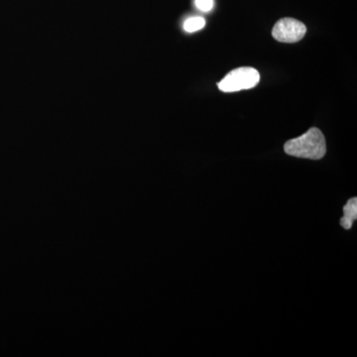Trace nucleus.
<instances>
[{
  "instance_id": "obj_1",
  "label": "nucleus",
  "mask_w": 357,
  "mask_h": 357,
  "mask_svg": "<svg viewBox=\"0 0 357 357\" xmlns=\"http://www.w3.org/2000/svg\"><path fill=\"white\" fill-rule=\"evenodd\" d=\"M284 150L290 156L319 160L326 153V138L319 128H312L299 137L287 141Z\"/></svg>"
},
{
  "instance_id": "obj_2",
  "label": "nucleus",
  "mask_w": 357,
  "mask_h": 357,
  "mask_svg": "<svg viewBox=\"0 0 357 357\" xmlns=\"http://www.w3.org/2000/svg\"><path fill=\"white\" fill-rule=\"evenodd\" d=\"M259 81L260 75L257 70L255 68L243 67L229 72L218 84V86L223 93H234L255 88Z\"/></svg>"
},
{
  "instance_id": "obj_3",
  "label": "nucleus",
  "mask_w": 357,
  "mask_h": 357,
  "mask_svg": "<svg viewBox=\"0 0 357 357\" xmlns=\"http://www.w3.org/2000/svg\"><path fill=\"white\" fill-rule=\"evenodd\" d=\"M307 27L304 23L294 18H282L272 30V36L282 43H295L304 38Z\"/></svg>"
},
{
  "instance_id": "obj_4",
  "label": "nucleus",
  "mask_w": 357,
  "mask_h": 357,
  "mask_svg": "<svg viewBox=\"0 0 357 357\" xmlns=\"http://www.w3.org/2000/svg\"><path fill=\"white\" fill-rule=\"evenodd\" d=\"M344 217L340 220V225L344 229H351L357 218V199H349L344 206Z\"/></svg>"
},
{
  "instance_id": "obj_5",
  "label": "nucleus",
  "mask_w": 357,
  "mask_h": 357,
  "mask_svg": "<svg viewBox=\"0 0 357 357\" xmlns=\"http://www.w3.org/2000/svg\"><path fill=\"white\" fill-rule=\"evenodd\" d=\"M206 25V20L203 17H191L189 20H185L184 24L185 31L192 33L199 31V30L203 29Z\"/></svg>"
},
{
  "instance_id": "obj_6",
  "label": "nucleus",
  "mask_w": 357,
  "mask_h": 357,
  "mask_svg": "<svg viewBox=\"0 0 357 357\" xmlns=\"http://www.w3.org/2000/svg\"><path fill=\"white\" fill-rule=\"evenodd\" d=\"M195 3L199 10L204 11V13L211 10L213 7V0H196Z\"/></svg>"
}]
</instances>
